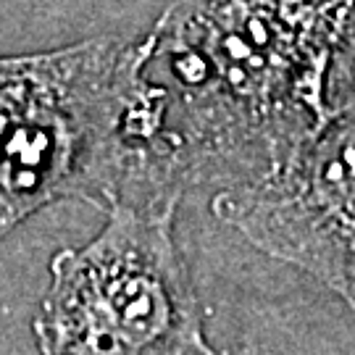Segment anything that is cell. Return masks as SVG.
<instances>
[{
  "label": "cell",
  "instance_id": "cell-1",
  "mask_svg": "<svg viewBox=\"0 0 355 355\" xmlns=\"http://www.w3.org/2000/svg\"><path fill=\"white\" fill-rule=\"evenodd\" d=\"M353 29L355 0H171L148 71L184 190L245 184L316 132Z\"/></svg>",
  "mask_w": 355,
  "mask_h": 355
},
{
  "label": "cell",
  "instance_id": "cell-2",
  "mask_svg": "<svg viewBox=\"0 0 355 355\" xmlns=\"http://www.w3.org/2000/svg\"><path fill=\"white\" fill-rule=\"evenodd\" d=\"M148 58V35L0 55V234L61 200L105 211L137 182L187 195Z\"/></svg>",
  "mask_w": 355,
  "mask_h": 355
},
{
  "label": "cell",
  "instance_id": "cell-3",
  "mask_svg": "<svg viewBox=\"0 0 355 355\" xmlns=\"http://www.w3.org/2000/svg\"><path fill=\"white\" fill-rule=\"evenodd\" d=\"M182 192L135 184L105 208L103 229L51 261L35 316L45 355H211L205 311L179 250Z\"/></svg>",
  "mask_w": 355,
  "mask_h": 355
},
{
  "label": "cell",
  "instance_id": "cell-4",
  "mask_svg": "<svg viewBox=\"0 0 355 355\" xmlns=\"http://www.w3.org/2000/svg\"><path fill=\"white\" fill-rule=\"evenodd\" d=\"M211 211L355 311V29L321 127L266 174L214 192Z\"/></svg>",
  "mask_w": 355,
  "mask_h": 355
}]
</instances>
